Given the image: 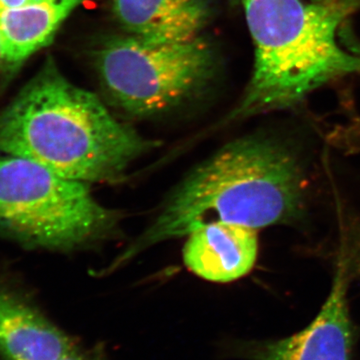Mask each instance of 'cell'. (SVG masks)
I'll return each mask as SVG.
<instances>
[{"label":"cell","instance_id":"1","mask_svg":"<svg viewBox=\"0 0 360 360\" xmlns=\"http://www.w3.org/2000/svg\"><path fill=\"white\" fill-rule=\"evenodd\" d=\"M305 184L297 155L279 139L250 135L229 142L187 175L110 270L151 246L212 222L255 231L295 222L304 208Z\"/></svg>","mask_w":360,"mask_h":360},{"label":"cell","instance_id":"2","mask_svg":"<svg viewBox=\"0 0 360 360\" xmlns=\"http://www.w3.org/2000/svg\"><path fill=\"white\" fill-rule=\"evenodd\" d=\"M155 146L70 82L51 58L0 110V150L87 184L120 181Z\"/></svg>","mask_w":360,"mask_h":360},{"label":"cell","instance_id":"3","mask_svg":"<svg viewBox=\"0 0 360 360\" xmlns=\"http://www.w3.org/2000/svg\"><path fill=\"white\" fill-rule=\"evenodd\" d=\"M255 45V63L236 122L295 108L338 78L360 75V56L338 39L347 4L328 0H241Z\"/></svg>","mask_w":360,"mask_h":360},{"label":"cell","instance_id":"4","mask_svg":"<svg viewBox=\"0 0 360 360\" xmlns=\"http://www.w3.org/2000/svg\"><path fill=\"white\" fill-rule=\"evenodd\" d=\"M120 215L97 202L87 184L27 158L0 156V229L26 245L71 250L105 238Z\"/></svg>","mask_w":360,"mask_h":360},{"label":"cell","instance_id":"5","mask_svg":"<svg viewBox=\"0 0 360 360\" xmlns=\"http://www.w3.org/2000/svg\"><path fill=\"white\" fill-rule=\"evenodd\" d=\"M94 58L111 103L136 117L176 110L200 96L217 72L214 49L203 37L153 44L113 35L97 46Z\"/></svg>","mask_w":360,"mask_h":360},{"label":"cell","instance_id":"6","mask_svg":"<svg viewBox=\"0 0 360 360\" xmlns=\"http://www.w3.org/2000/svg\"><path fill=\"white\" fill-rule=\"evenodd\" d=\"M348 260L342 253L328 297L311 323L283 340L236 345L248 360H350L354 329L347 303Z\"/></svg>","mask_w":360,"mask_h":360},{"label":"cell","instance_id":"7","mask_svg":"<svg viewBox=\"0 0 360 360\" xmlns=\"http://www.w3.org/2000/svg\"><path fill=\"white\" fill-rule=\"evenodd\" d=\"M257 231L245 225L212 222L189 233L184 262L196 276L231 283L250 274L257 259Z\"/></svg>","mask_w":360,"mask_h":360},{"label":"cell","instance_id":"8","mask_svg":"<svg viewBox=\"0 0 360 360\" xmlns=\"http://www.w3.org/2000/svg\"><path fill=\"white\" fill-rule=\"evenodd\" d=\"M111 8L125 34L153 44L198 39L212 18L208 0H112Z\"/></svg>","mask_w":360,"mask_h":360},{"label":"cell","instance_id":"9","mask_svg":"<svg viewBox=\"0 0 360 360\" xmlns=\"http://www.w3.org/2000/svg\"><path fill=\"white\" fill-rule=\"evenodd\" d=\"M75 340L25 298L0 288V354L6 360H58Z\"/></svg>","mask_w":360,"mask_h":360},{"label":"cell","instance_id":"10","mask_svg":"<svg viewBox=\"0 0 360 360\" xmlns=\"http://www.w3.org/2000/svg\"><path fill=\"white\" fill-rule=\"evenodd\" d=\"M86 0H45L0 11L2 65L15 70L35 52L47 46L63 21Z\"/></svg>","mask_w":360,"mask_h":360},{"label":"cell","instance_id":"11","mask_svg":"<svg viewBox=\"0 0 360 360\" xmlns=\"http://www.w3.org/2000/svg\"><path fill=\"white\" fill-rule=\"evenodd\" d=\"M58 360H108V359L103 347L101 345H96L89 349H82V347H78L75 352L65 355Z\"/></svg>","mask_w":360,"mask_h":360},{"label":"cell","instance_id":"12","mask_svg":"<svg viewBox=\"0 0 360 360\" xmlns=\"http://www.w3.org/2000/svg\"><path fill=\"white\" fill-rule=\"evenodd\" d=\"M352 245L350 253L347 255L348 264L352 265L355 272L360 276V225H357L352 231Z\"/></svg>","mask_w":360,"mask_h":360},{"label":"cell","instance_id":"13","mask_svg":"<svg viewBox=\"0 0 360 360\" xmlns=\"http://www.w3.org/2000/svg\"><path fill=\"white\" fill-rule=\"evenodd\" d=\"M42 1H45V0H0V11L18 8V7L30 6V4H39Z\"/></svg>","mask_w":360,"mask_h":360},{"label":"cell","instance_id":"14","mask_svg":"<svg viewBox=\"0 0 360 360\" xmlns=\"http://www.w3.org/2000/svg\"><path fill=\"white\" fill-rule=\"evenodd\" d=\"M2 65V54H1V47H0V66Z\"/></svg>","mask_w":360,"mask_h":360},{"label":"cell","instance_id":"15","mask_svg":"<svg viewBox=\"0 0 360 360\" xmlns=\"http://www.w3.org/2000/svg\"><path fill=\"white\" fill-rule=\"evenodd\" d=\"M238 1H240V2H241V0H238Z\"/></svg>","mask_w":360,"mask_h":360}]
</instances>
